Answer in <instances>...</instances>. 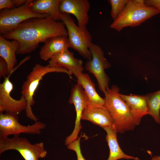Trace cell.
<instances>
[{
	"label": "cell",
	"instance_id": "14",
	"mask_svg": "<svg viewBox=\"0 0 160 160\" xmlns=\"http://www.w3.org/2000/svg\"><path fill=\"white\" fill-rule=\"evenodd\" d=\"M81 119L89 121L103 128L111 127L115 129L113 119L105 106H87L82 112Z\"/></svg>",
	"mask_w": 160,
	"mask_h": 160
},
{
	"label": "cell",
	"instance_id": "12",
	"mask_svg": "<svg viewBox=\"0 0 160 160\" xmlns=\"http://www.w3.org/2000/svg\"><path fill=\"white\" fill-rule=\"evenodd\" d=\"M90 7L88 0H61L60 5L62 13L73 15L78 21V25L84 26H86L89 22Z\"/></svg>",
	"mask_w": 160,
	"mask_h": 160
},
{
	"label": "cell",
	"instance_id": "24",
	"mask_svg": "<svg viewBox=\"0 0 160 160\" xmlns=\"http://www.w3.org/2000/svg\"><path fill=\"white\" fill-rule=\"evenodd\" d=\"M10 73L7 65L5 60L2 57L0 58V76L5 78L7 77Z\"/></svg>",
	"mask_w": 160,
	"mask_h": 160
},
{
	"label": "cell",
	"instance_id": "16",
	"mask_svg": "<svg viewBox=\"0 0 160 160\" xmlns=\"http://www.w3.org/2000/svg\"><path fill=\"white\" fill-rule=\"evenodd\" d=\"M41 48L39 55L41 59L46 61L54 55L70 47L68 36H57L48 39Z\"/></svg>",
	"mask_w": 160,
	"mask_h": 160
},
{
	"label": "cell",
	"instance_id": "17",
	"mask_svg": "<svg viewBox=\"0 0 160 160\" xmlns=\"http://www.w3.org/2000/svg\"><path fill=\"white\" fill-rule=\"evenodd\" d=\"M77 84L82 87L86 96L88 106H104L105 105L104 98H102L97 92L95 84L87 73L82 72L76 77Z\"/></svg>",
	"mask_w": 160,
	"mask_h": 160
},
{
	"label": "cell",
	"instance_id": "8",
	"mask_svg": "<svg viewBox=\"0 0 160 160\" xmlns=\"http://www.w3.org/2000/svg\"><path fill=\"white\" fill-rule=\"evenodd\" d=\"M89 49L92 57L86 62L85 68L95 76L99 89L104 94L109 87L110 80L105 70L110 68L111 64L105 57L104 52L99 46L92 43Z\"/></svg>",
	"mask_w": 160,
	"mask_h": 160
},
{
	"label": "cell",
	"instance_id": "28",
	"mask_svg": "<svg viewBox=\"0 0 160 160\" xmlns=\"http://www.w3.org/2000/svg\"><path fill=\"white\" fill-rule=\"evenodd\" d=\"M148 153L151 154L152 156V159L151 160H160V156H154L153 157L152 156L151 154V153H150L149 151L148 152Z\"/></svg>",
	"mask_w": 160,
	"mask_h": 160
},
{
	"label": "cell",
	"instance_id": "25",
	"mask_svg": "<svg viewBox=\"0 0 160 160\" xmlns=\"http://www.w3.org/2000/svg\"><path fill=\"white\" fill-rule=\"evenodd\" d=\"M15 8L12 0H0V9H11Z\"/></svg>",
	"mask_w": 160,
	"mask_h": 160
},
{
	"label": "cell",
	"instance_id": "10",
	"mask_svg": "<svg viewBox=\"0 0 160 160\" xmlns=\"http://www.w3.org/2000/svg\"><path fill=\"white\" fill-rule=\"evenodd\" d=\"M11 73L0 84V113L5 112L6 113L18 115L25 110L27 102L22 95L18 100L11 97V93L13 89V84L9 79Z\"/></svg>",
	"mask_w": 160,
	"mask_h": 160
},
{
	"label": "cell",
	"instance_id": "19",
	"mask_svg": "<svg viewBox=\"0 0 160 160\" xmlns=\"http://www.w3.org/2000/svg\"><path fill=\"white\" fill-rule=\"evenodd\" d=\"M20 45L16 40H7L1 35L0 36V56L3 58L7 65L9 73L13 72L17 64L16 54Z\"/></svg>",
	"mask_w": 160,
	"mask_h": 160
},
{
	"label": "cell",
	"instance_id": "26",
	"mask_svg": "<svg viewBox=\"0 0 160 160\" xmlns=\"http://www.w3.org/2000/svg\"><path fill=\"white\" fill-rule=\"evenodd\" d=\"M145 5L154 7L160 11V0H144Z\"/></svg>",
	"mask_w": 160,
	"mask_h": 160
},
{
	"label": "cell",
	"instance_id": "11",
	"mask_svg": "<svg viewBox=\"0 0 160 160\" xmlns=\"http://www.w3.org/2000/svg\"><path fill=\"white\" fill-rule=\"evenodd\" d=\"M68 102L70 104L74 105L76 117L73 131L65 140V144L66 146L77 139L78 135L82 127L80 121L82 112L88 105L86 96L81 85L77 84L74 86L71 90Z\"/></svg>",
	"mask_w": 160,
	"mask_h": 160
},
{
	"label": "cell",
	"instance_id": "7",
	"mask_svg": "<svg viewBox=\"0 0 160 160\" xmlns=\"http://www.w3.org/2000/svg\"><path fill=\"white\" fill-rule=\"evenodd\" d=\"M31 3L1 11L0 33L2 35L13 31L26 20L33 18H44L49 16L47 14H39L32 12L30 7Z\"/></svg>",
	"mask_w": 160,
	"mask_h": 160
},
{
	"label": "cell",
	"instance_id": "13",
	"mask_svg": "<svg viewBox=\"0 0 160 160\" xmlns=\"http://www.w3.org/2000/svg\"><path fill=\"white\" fill-rule=\"evenodd\" d=\"M50 67L66 68L76 77L84 70L82 61L74 57L73 53L68 49L57 54L49 60Z\"/></svg>",
	"mask_w": 160,
	"mask_h": 160
},
{
	"label": "cell",
	"instance_id": "9",
	"mask_svg": "<svg viewBox=\"0 0 160 160\" xmlns=\"http://www.w3.org/2000/svg\"><path fill=\"white\" fill-rule=\"evenodd\" d=\"M16 114L0 113V138L10 135H20L21 133L39 135L46 127L45 123L37 121L31 125L25 126L19 122Z\"/></svg>",
	"mask_w": 160,
	"mask_h": 160
},
{
	"label": "cell",
	"instance_id": "4",
	"mask_svg": "<svg viewBox=\"0 0 160 160\" xmlns=\"http://www.w3.org/2000/svg\"><path fill=\"white\" fill-rule=\"evenodd\" d=\"M52 72L64 73L69 76L72 75L64 68L50 67L48 65L44 66L37 64L28 74L22 85L21 95L25 98L27 102L25 110L26 116L35 122L38 120L33 113L31 108L35 102L33 98L35 92L43 77L47 73Z\"/></svg>",
	"mask_w": 160,
	"mask_h": 160
},
{
	"label": "cell",
	"instance_id": "23",
	"mask_svg": "<svg viewBox=\"0 0 160 160\" xmlns=\"http://www.w3.org/2000/svg\"><path fill=\"white\" fill-rule=\"evenodd\" d=\"M80 137L67 146V148L74 151L76 153L77 160H85L81 153L80 146Z\"/></svg>",
	"mask_w": 160,
	"mask_h": 160
},
{
	"label": "cell",
	"instance_id": "1",
	"mask_svg": "<svg viewBox=\"0 0 160 160\" xmlns=\"http://www.w3.org/2000/svg\"><path fill=\"white\" fill-rule=\"evenodd\" d=\"M2 36L17 41L20 45L16 54L24 55L35 50L40 43H44L53 37L68 36V33L62 21H57L49 16L26 20L13 31Z\"/></svg>",
	"mask_w": 160,
	"mask_h": 160
},
{
	"label": "cell",
	"instance_id": "21",
	"mask_svg": "<svg viewBox=\"0 0 160 160\" xmlns=\"http://www.w3.org/2000/svg\"><path fill=\"white\" fill-rule=\"evenodd\" d=\"M148 108V114L157 123H160V90L145 95Z\"/></svg>",
	"mask_w": 160,
	"mask_h": 160
},
{
	"label": "cell",
	"instance_id": "2",
	"mask_svg": "<svg viewBox=\"0 0 160 160\" xmlns=\"http://www.w3.org/2000/svg\"><path fill=\"white\" fill-rule=\"evenodd\" d=\"M119 88L115 85L108 87L104 93L105 106L113 119L117 132L123 133L133 130L136 125L129 108L121 97Z\"/></svg>",
	"mask_w": 160,
	"mask_h": 160
},
{
	"label": "cell",
	"instance_id": "22",
	"mask_svg": "<svg viewBox=\"0 0 160 160\" xmlns=\"http://www.w3.org/2000/svg\"><path fill=\"white\" fill-rule=\"evenodd\" d=\"M129 0H109L111 7V15L114 20L120 14L126 7Z\"/></svg>",
	"mask_w": 160,
	"mask_h": 160
},
{
	"label": "cell",
	"instance_id": "5",
	"mask_svg": "<svg viewBox=\"0 0 160 160\" xmlns=\"http://www.w3.org/2000/svg\"><path fill=\"white\" fill-rule=\"evenodd\" d=\"M61 21L66 28L69 47L77 51L87 60L92 59L89 47L92 42V36L86 26L76 25L69 14L63 13Z\"/></svg>",
	"mask_w": 160,
	"mask_h": 160
},
{
	"label": "cell",
	"instance_id": "18",
	"mask_svg": "<svg viewBox=\"0 0 160 160\" xmlns=\"http://www.w3.org/2000/svg\"><path fill=\"white\" fill-rule=\"evenodd\" d=\"M61 0H33L30 5L31 10L35 13L48 14L55 20L61 21L62 13L60 9Z\"/></svg>",
	"mask_w": 160,
	"mask_h": 160
},
{
	"label": "cell",
	"instance_id": "20",
	"mask_svg": "<svg viewBox=\"0 0 160 160\" xmlns=\"http://www.w3.org/2000/svg\"><path fill=\"white\" fill-rule=\"evenodd\" d=\"M106 132V140L110 150L107 160H118L121 159L139 160L138 158L125 154L120 148L118 142L117 132L115 129L111 127L103 128Z\"/></svg>",
	"mask_w": 160,
	"mask_h": 160
},
{
	"label": "cell",
	"instance_id": "15",
	"mask_svg": "<svg viewBox=\"0 0 160 160\" xmlns=\"http://www.w3.org/2000/svg\"><path fill=\"white\" fill-rule=\"evenodd\" d=\"M121 97L127 104L136 125L139 124L144 116L148 114V108L145 95L120 94Z\"/></svg>",
	"mask_w": 160,
	"mask_h": 160
},
{
	"label": "cell",
	"instance_id": "27",
	"mask_svg": "<svg viewBox=\"0 0 160 160\" xmlns=\"http://www.w3.org/2000/svg\"><path fill=\"white\" fill-rule=\"evenodd\" d=\"M33 1V0H13L12 1L15 7H17L28 3H31Z\"/></svg>",
	"mask_w": 160,
	"mask_h": 160
},
{
	"label": "cell",
	"instance_id": "3",
	"mask_svg": "<svg viewBox=\"0 0 160 160\" xmlns=\"http://www.w3.org/2000/svg\"><path fill=\"white\" fill-rule=\"evenodd\" d=\"M160 13L156 8L145 5L144 0H129L124 9L113 20L110 28L119 32L125 27L139 26Z\"/></svg>",
	"mask_w": 160,
	"mask_h": 160
},
{
	"label": "cell",
	"instance_id": "6",
	"mask_svg": "<svg viewBox=\"0 0 160 160\" xmlns=\"http://www.w3.org/2000/svg\"><path fill=\"white\" fill-rule=\"evenodd\" d=\"M9 150L17 151L25 160H39L45 157L47 154L43 143L33 144L20 135L0 138V154Z\"/></svg>",
	"mask_w": 160,
	"mask_h": 160
}]
</instances>
